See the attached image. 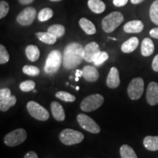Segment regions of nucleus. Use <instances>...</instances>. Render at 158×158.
I'll list each match as a JSON object with an SVG mask.
<instances>
[{"instance_id": "ddd939ff", "label": "nucleus", "mask_w": 158, "mask_h": 158, "mask_svg": "<svg viewBox=\"0 0 158 158\" xmlns=\"http://www.w3.org/2000/svg\"><path fill=\"white\" fill-rule=\"evenodd\" d=\"M120 84V78L119 73L116 68H110L109 73L108 75L107 79H106V85L110 89L117 88Z\"/></svg>"}, {"instance_id": "423d86ee", "label": "nucleus", "mask_w": 158, "mask_h": 158, "mask_svg": "<svg viewBox=\"0 0 158 158\" xmlns=\"http://www.w3.org/2000/svg\"><path fill=\"white\" fill-rule=\"evenodd\" d=\"M27 138V131L23 128H19L7 134L4 138V142L8 147H15L23 143Z\"/></svg>"}, {"instance_id": "4468645a", "label": "nucleus", "mask_w": 158, "mask_h": 158, "mask_svg": "<svg viewBox=\"0 0 158 158\" xmlns=\"http://www.w3.org/2000/svg\"><path fill=\"white\" fill-rule=\"evenodd\" d=\"M83 78L89 82H95L99 78V72L96 68L86 65L82 70Z\"/></svg>"}, {"instance_id": "f03ea898", "label": "nucleus", "mask_w": 158, "mask_h": 158, "mask_svg": "<svg viewBox=\"0 0 158 158\" xmlns=\"http://www.w3.org/2000/svg\"><path fill=\"white\" fill-rule=\"evenodd\" d=\"M63 59L62 53L58 50L51 51L47 56L44 67V70L47 74L54 75L60 68Z\"/></svg>"}, {"instance_id": "c756f323", "label": "nucleus", "mask_w": 158, "mask_h": 158, "mask_svg": "<svg viewBox=\"0 0 158 158\" xmlns=\"http://www.w3.org/2000/svg\"><path fill=\"white\" fill-rule=\"evenodd\" d=\"M23 73L29 76H37L40 74V70L38 68L31 65H25L22 69Z\"/></svg>"}, {"instance_id": "473e14b6", "label": "nucleus", "mask_w": 158, "mask_h": 158, "mask_svg": "<svg viewBox=\"0 0 158 158\" xmlns=\"http://www.w3.org/2000/svg\"><path fill=\"white\" fill-rule=\"evenodd\" d=\"M10 56L7 49L3 45H0V64H5L8 62Z\"/></svg>"}, {"instance_id": "393cba45", "label": "nucleus", "mask_w": 158, "mask_h": 158, "mask_svg": "<svg viewBox=\"0 0 158 158\" xmlns=\"http://www.w3.org/2000/svg\"><path fill=\"white\" fill-rule=\"evenodd\" d=\"M120 155L122 158H138L133 148L124 144L120 148Z\"/></svg>"}, {"instance_id": "c03bdc74", "label": "nucleus", "mask_w": 158, "mask_h": 158, "mask_svg": "<svg viewBox=\"0 0 158 158\" xmlns=\"http://www.w3.org/2000/svg\"><path fill=\"white\" fill-rule=\"evenodd\" d=\"M109 39H111V40H117V39L114 38V37H109Z\"/></svg>"}, {"instance_id": "37998d69", "label": "nucleus", "mask_w": 158, "mask_h": 158, "mask_svg": "<svg viewBox=\"0 0 158 158\" xmlns=\"http://www.w3.org/2000/svg\"><path fill=\"white\" fill-rule=\"evenodd\" d=\"M51 2H59V1H62V0H50Z\"/></svg>"}, {"instance_id": "39448f33", "label": "nucleus", "mask_w": 158, "mask_h": 158, "mask_svg": "<svg viewBox=\"0 0 158 158\" xmlns=\"http://www.w3.org/2000/svg\"><path fill=\"white\" fill-rule=\"evenodd\" d=\"M84 138V136L83 133L73 129H64L59 134V140L67 146L81 143Z\"/></svg>"}, {"instance_id": "f8f14e48", "label": "nucleus", "mask_w": 158, "mask_h": 158, "mask_svg": "<svg viewBox=\"0 0 158 158\" xmlns=\"http://www.w3.org/2000/svg\"><path fill=\"white\" fill-rule=\"evenodd\" d=\"M147 100L151 106H155L158 103V84L151 82L148 85L147 89Z\"/></svg>"}, {"instance_id": "9b49d317", "label": "nucleus", "mask_w": 158, "mask_h": 158, "mask_svg": "<svg viewBox=\"0 0 158 158\" xmlns=\"http://www.w3.org/2000/svg\"><path fill=\"white\" fill-rule=\"evenodd\" d=\"M100 51L99 45L96 42H92L88 43L84 47V59L87 62H94Z\"/></svg>"}, {"instance_id": "72a5a7b5", "label": "nucleus", "mask_w": 158, "mask_h": 158, "mask_svg": "<svg viewBox=\"0 0 158 158\" xmlns=\"http://www.w3.org/2000/svg\"><path fill=\"white\" fill-rule=\"evenodd\" d=\"M9 5L7 2L2 0L0 2V19H3L7 15L9 12Z\"/></svg>"}, {"instance_id": "a211bd4d", "label": "nucleus", "mask_w": 158, "mask_h": 158, "mask_svg": "<svg viewBox=\"0 0 158 158\" xmlns=\"http://www.w3.org/2000/svg\"><path fill=\"white\" fill-rule=\"evenodd\" d=\"M141 54L143 56H149L154 53L155 51V45L153 41L150 38L143 39L141 43Z\"/></svg>"}, {"instance_id": "dca6fc26", "label": "nucleus", "mask_w": 158, "mask_h": 158, "mask_svg": "<svg viewBox=\"0 0 158 158\" xmlns=\"http://www.w3.org/2000/svg\"><path fill=\"white\" fill-rule=\"evenodd\" d=\"M51 109L52 115L56 121H64L65 118V113L62 105L58 102H52L51 104Z\"/></svg>"}, {"instance_id": "5701e85b", "label": "nucleus", "mask_w": 158, "mask_h": 158, "mask_svg": "<svg viewBox=\"0 0 158 158\" xmlns=\"http://www.w3.org/2000/svg\"><path fill=\"white\" fill-rule=\"evenodd\" d=\"M35 35L41 42L44 43L45 44L53 45L56 42L57 37L48 31H47V32H37Z\"/></svg>"}, {"instance_id": "a18cd8bd", "label": "nucleus", "mask_w": 158, "mask_h": 158, "mask_svg": "<svg viewBox=\"0 0 158 158\" xmlns=\"http://www.w3.org/2000/svg\"><path fill=\"white\" fill-rule=\"evenodd\" d=\"M76 90H77V91H78V90H79V89H80V88H79V86H76Z\"/></svg>"}, {"instance_id": "9d476101", "label": "nucleus", "mask_w": 158, "mask_h": 158, "mask_svg": "<svg viewBox=\"0 0 158 158\" xmlns=\"http://www.w3.org/2000/svg\"><path fill=\"white\" fill-rule=\"evenodd\" d=\"M37 16V11L34 7H28L23 9L21 13L18 15L16 18L17 22L20 25L27 27L31 25L34 22L35 18Z\"/></svg>"}, {"instance_id": "20e7f679", "label": "nucleus", "mask_w": 158, "mask_h": 158, "mask_svg": "<svg viewBox=\"0 0 158 158\" xmlns=\"http://www.w3.org/2000/svg\"><path fill=\"white\" fill-rule=\"evenodd\" d=\"M104 98L100 94H91L85 98L81 103V109L84 112L94 111L103 104Z\"/></svg>"}, {"instance_id": "2eb2a0df", "label": "nucleus", "mask_w": 158, "mask_h": 158, "mask_svg": "<svg viewBox=\"0 0 158 158\" xmlns=\"http://www.w3.org/2000/svg\"><path fill=\"white\" fill-rule=\"evenodd\" d=\"M144 25L140 20L128 21L124 26V31L127 33H139L143 31Z\"/></svg>"}, {"instance_id": "6e6552de", "label": "nucleus", "mask_w": 158, "mask_h": 158, "mask_svg": "<svg viewBox=\"0 0 158 158\" xmlns=\"http://www.w3.org/2000/svg\"><path fill=\"white\" fill-rule=\"evenodd\" d=\"M144 90V82L141 78H133L127 87L129 98L133 100H138L141 98Z\"/></svg>"}, {"instance_id": "a19ab883", "label": "nucleus", "mask_w": 158, "mask_h": 158, "mask_svg": "<svg viewBox=\"0 0 158 158\" xmlns=\"http://www.w3.org/2000/svg\"><path fill=\"white\" fill-rule=\"evenodd\" d=\"M83 76V72L82 70H77L76 71V78H80V77H81Z\"/></svg>"}, {"instance_id": "f257e3e1", "label": "nucleus", "mask_w": 158, "mask_h": 158, "mask_svg": "<svg viewBox=\"0 0 158 158\" xmlns=\"http://www.w3.org/2000/svg\"><path fill=\"white\" fill-rule=\"evenodd\" d=\"M84 48L78 43H70L66 45L63 52L62 64L66 70H73L84 60Z\"/></svg>"}, {"instance_id": "0eeeda50", "label": "nucleus", "mask_w": 158, "mask_h": 158, "mask_svg": "<svg viewBox=\"0 0 158 158\" xmlns=\"http://www.w3.org/2000/svg\"><path fill=\"white\" fill-rule=\"evenodd\" d=\"M27 108L30 115L39 121H46L49 118L48 111L41 105L35 101H29Z\"/></svg>"}, {"instance_id": "c85d7f7f", "label": "nucleus", "mask_w": 158, "mask_h": 158, "mask_svg": "<svg viewBox=\"0 0 158 158\" xmlns=\"http://www.w3.org/2000/svg\"><path fill=\"white\" fill-rule=\"evenodd\" d=\"M55 95L59 100H63L64 102H74L76 100V97L74 95L67 92H63V91H59V92H56Z\"/></svg>"}, {"instance_id": "f3484780", "label": "nucleus", "mask_w": 158, "mask_h": 158, "mask_svg": "<svg viewBox=\"0 0 158 158\" xmlns=\"http://www.w3.org/2000/svg\"><path fill=\"white\" fill-rule=\"evenodd\" d=\"M139 44V40L138 37H130L127 40L123 43V44L121 46V50L123 53L125 54H129V53H132L137 48Z\"/></svg>"}, {"instance_id": "2f4dec72", "label": "nucleus", "mask_w": 158, "mask_h": 158, "mask_svg": "<svg viewBox=\"0 0 158 158\" xmlns=\"http://www.w3.org/2000/svg\"><path fill=\"white\" fill-rule=\"evenodd\" d=\"M108 58H109V56H108L107 52H106V51H101L93 63L95 66H100L106 60H108Z\"/></svg>"}, {"instance_id": "4c0bfd02", "label": "nucleus", "mask_w": 158, "mask_h": 158, "mask_svg": "<svg viewBox=\"0 0 158 158\" xmlns=\"http://www.w3.org/2000/svg\"><path fill=\"white\" fill-rule=\"evenodd\" d=\"M149 35L150 36L153 38L157 39L158 40V27L157 28H153L152 29H151L149 31Z\"/></svg>"}, {"instance_id": "7ed1b4c3", "label": "nucleus", "mask_w": 158, "mask_h": 158, "mask_svg": "<svg viewBox=\"0 0 158 158\" xmlns=\"http://www.w3.org/2000/svg\"><path fill=\"white\" fill-rule=\"evenodd\" d=\"M124 21V16L120 12H112L102 21V28L106 33H111Z\"/></svg>"}, {"instance_id": "6ab92c4d", "label": "nucleus", "mask_w": 158, "mask_h": 158, "mask_svg": "<svg viewBox=\"0 0 158 158\" xmlns=\"http://www.w3.org/2000/svg\"><path fill=\"white\" fill-rule=\"evenodd\" d=\"M79 25L81 28L83 29L86 34L89 35H94L96 33V28L94 23L89 20L86 19V18H81L79 21Z\"/></svg>"}, {"instance_id": "c9c22d12", "label": "nucleus", "mask_w": 158, "mask_h": 158, "mask_svg": "<svg viewBox=\"0 0 158 158\" xmlns=\"http://www.w3.org/2000/svg\"><path fill=\"white\" fill-rule=\"evenodd\" d=\"M128 2V0H113L114 5L116 7H124Z\"/></svg>"}, {"instance_id": "7c9ffc66", "label": "nucleus", "mask_w": 158, "mask_h": 158, "mask_svg": "<svg viewBox=\"0 0 158 158\" xmlns=\"http://www.w3.org/2000/svg\"><path fill=\"white\" fill-rule=\"evenodd\" d=\"M20 89L23 92H30V91H33L35 88V83L33 81H25L21 82L20 84Z\"/></svg>"}, {"instance_id": "412c9836", "label": "nucleus", "mask_w": 158, "mask_h": 158, "mask_svg": "<svg viewBox=\"0 0 158 158\" xmlns=\"http://www.w3.org/2000/svg\"><path fill=\"white\" fill-rule=\"evenodd\" d=\"M88 7L94 13H103L106 10V5L101 0H89Z\"/></svg>"}, {"instance_id": "e433bc0d", "label": "nucleus", "mask_w": 158, "mask_h": 158, "mask_svg": "<svg viewBox=\"0 0 158 158\" xmlns=\"http://www.w3.org/2000/svg\"><path fill=\"white\" fill-rule=\"evenodd\" d=\"M153 70L155 72H158V54L156 55L152 61V64Z\"/></svg>"}, {"instance_id": "cd10ccee", "label": "nucleus", "mask_w": 158, "mask_h": 158, "mask_svg": "<svg viewBox=\"0 0 158 158\" xmlns=\"http://www.w3.org/2000/svg\"><path fill=\"white\" fill-rule=\"evenodd\" d=\"M53 15H54V11L49 7H45L39 12L37 18L40 22H44V21L51 19L53 17Z\"/></svg>"}, {"instance_id": "f704fd0d", "label": "nucleus", "mask_w": 158, "mask_h": 158, "mask_svg": "<svg viewBox=\"0 0 158 158\" xmlns=\"http://www.w3.org/2000/svg\"><path fill=\"white\" fill-rule=\"evenodd\" d=\"M11 96V92L8 88H3L0 89V100L7 98Z\"/></svg>"}, {"instance_id": "58836bf2", "label": "nucleus", "mask_w": 158, "mask_h": 158, "mask_svg": "<svg viewBox=\"0 0 158 158\" xmlns=\"http://www.w3.org/2000/svg\"><path fill=\"white\" fill-rule=\"evenodd\" d=\"M23 158H38V157H37V155L36 154V152H35L33 151H31L26 154Z\"/></svg>"}, {"instance_id": "ea45409f", "label": "nucleus", "mask_w": 158, "mask_h": 158, "mask_svg": "<svg viewBox=\"0 0 158 158\" xmlns=\"http://www.w3.org/2000/svg\"><path fill=\"white\" fill-rule=\"evenodd\" d=\"M35 0H19V3H21V5H29V4L32 3Z\"/></svg>"}, {"instance_id": "bb28decb", "label": "nucleus", "mask_w": 158, "mask_h": 158, "mask_svg": "<svg viewBox=\"0 0 158 158\" xmlns=\"http://www.w3.org/2000/svg\"><path fill=\"white\" fill-rule=\"evenodd\" d=\"M149 17L151 21L158 26V0H155L150 6Z\"/></svg>"}, {"instance_id": "49530a36", "label": "nucleus", "mask_w": 158, "mask_h": 158, "mask_svg": "<svg viewBox=\"0 0 158 158\" xmlns=\"http://www.w3.org/2000/svg\"><path fill=\"white\" fill-rule=\"evenodd\" d=\"M33 92H35V93H36V92H37V91H36V90H35V89H34V90H33Z\"/></svg>"}, {"instance_id": "79ce46f5", "label": "nucleus", "mask_w": 158, "mask_h": 158, "mask_svg": "<svg viewBox=\"0 0 158 158\" xmlns=\"http://www.w3.org/2000/svg\"><path fill=\"white\" fill-rule=\"evenodd\" d=\"M131 1V3L133 4V5H138V4L141 3L143 0H130Z\"/></svg>"}, {"instance_id": "aec40b11", "label": "nucleus", "mask_w": 158, "mask_h": 158, "mask_svg": "<svg viewBox=\"0 0 158 158\" xmlns=\"http://www.w3.org/2000/svg\"><path fill=\"white\" fill-rule=\"evenodd\" d=\"M143 146L149 151L158 150V136H146L143 139Z\"/></svg>"}, {"instance_id": "a878e982", "label": "nucleus", "mask_w": 158, "mask_h": 158, "mask_svg": "<svg viewBox=\"0 0 158 158\" xmlns=\"http://www.w3.org/2000/svg\"><path fill=\"white\" fill-rule=\"evenodd\" d=\"M48 31L58 38V37H62V36H64L65 33V28L63 25L54 24L48 27Z\"/></svg>"}, {"instance_id": "b1692460", "label": "nucleus", "mask_w": 158, "mask_h": 158, "mask_svg": "<svg viewBox=\"0 0 158 158\" xmlns=\"http://www.w3.org/2000/svg\"><path fill=\"white\" fill-rule=\"evenodd\" d=\"M17 99L14 95H11L9 98L0 100V110L1 111L5 112L8 110L12 106H15L16 103Z\"/></svg>"}, {"instance_id": "4be33fe9", "label": "nucleus", "mask_w": 158, "mask_h": 158, "mask_svg": "<svg viewBox=\"0 0 158 158\" xmlns=\"http://www.w3.org/2000/svg\"><path fill=\"white\" fill-rule=\"evenodd\" d=\"M26 56L31 62H36L40 57V50L38 47L34 45H29L26 48Z\"/></svg>"}, {"instance_id": "1a4fd4ad", "label": "nucleus", "mask_w": 158, "mask_h": 158, "mask_svg": "<svg viewBox=\"0 0 158 158\" xmlns=\"http://www.w3.org/2000/svg\"><path fill=\"white\" fill-rule=\"evenodd\" d=\"M77 121L83 129L91 133L97 134L100 132V127L89 116L84 114H80L77 116Z\"/></svg>"}]
</instances>
